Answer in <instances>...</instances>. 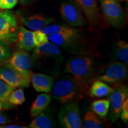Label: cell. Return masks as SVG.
I'll list each match as a JSON object with an SVG mask.
<instances>
[{
	"mask_svg": "<svg viewBox=\"0 0 128 128\" xmlns=\"http://www.w3.org/2000/svg\"><path fill=\"white\" fill-rule=\"evenodd\" d=\"M51 102V96L48 94L43 93L38 96L31 106L30 114L33 118L45 110Z\"/></svg>",
	"mask_w": 128,
	"mask_h": 128,
	"instance_id": "18",
	"label": "cell"
},
{
	"mask_svg": "<svg viewBox=\"0 0 128 128\" xmlns=\"http://www.w3.org/2000/svg\"><path fill=\"white\" fill-rule=\"evenodd\" d=\"M18 0H0V9H12L16 6Z\"/></svg>",
	"mask_w": 128,
	"mask_h": 128,
	"instance_id": "28",
	"label": "cell"
},
{
	"mask_svg": "<svg viewBox=\"0 0 128 128\" xmlns=\"http://www.w3.org/2000/svg\"><path fill=\"white\" fill-rule=\"evenodd\" d=\"M121 119L124 123H127L128 121V98L124 101L122 108V112L120 114Z\"/></svg>",
	"mask_w": 128,
	"mask_h": 128,
	"instance_id": "29",
	"label": "cell"
},
{
	"mask_svg": "<svg viewBox=\"0 0 128 128\" xmlns=\"http://www.w3.org/2000/svg\"><path fill=\"white\" fill-rule=\"evenodd\" d=\"M59 122L64 128H82L78 104L76 102L67 103L62 107L58 114Z\"/></svg>",
	"mask_w": 128,
	"mask_h": 128,
	"instance_id": "8",
	"label": "cell"
},
{
	"mask_svg": "<svg viewBox=\"0 0 128 128\" xmlns=\"http://www.w3.org/2000/svg\"><path fill=\"white\" fill-rule=\"evenodd\" d=\"M82 126L84 128H101L103 127L104 124L95 113L88 111L84 117Z\"/></svg>",
	"mask_w": 128,
	"mask_h": 128,
	"instance_id": "21",
	"label": "cell"
},
{
	"mask_svg": "<svg viewBox=\"0 0 128 128\" xmlns=\"http://www.w3.org/2000/svg\"><path fill=\"white\" fill-rule=\"evenodd\" d=\"M0 65L25 72L30 71L33 62L32 57L27 51L19 49L11 54L7 60L0 62Z\"/></svg>",
	"mask_w": 128,
	"mask_h": 128,
	"instance_id": "11",
	"label": "cell"
},
{
	"mask_svg": "<svg viewBox=\"0 0 128 128\" xmlns=\"http://www.w3.org/2000/svg\"><path fill=\"white\" fill-rule=\"evenodd\" d=\"M72 28L68 25L64 24H52L47 25L44 28H42L41 31L44 32L47 36L53 34H57L62 32L68 31Z\"/></svg>",
	"mask_w": 128,
	"mask_h": 128,
	"instance_id": "24",
	"label": "cell"
},
{
	"mask_svg": "<svg viewBox=\"0 0 128 128\" xmlns=\"http://www.w3.org/2000/svg\"><path fill=\"white\" fill-rule=\"evenodd\" d=\"M91 26L97 27L102 24V16L96 0H75Z\"/></svg>",
	"mask_w": 128,
	"mask_h": 128,
	"instance_id": "12",
	"label": "cell"
},
{
	"mask_svg": "<svg viewBox=\"0 0 128 128\" xmlns=\"http://www.w3.org/2000/svg\"><path fill=\"white\" fill-rule=\"evenodd\" d=\"M127 64L121 61H113L97 76V80L107 84L117 85L127 79L128 75Z\"/></svg>",
	"mask_w": 128,
	"mask_h": 128,
	"instance_id": "3",
	"label": "cell"
},
{
	"mask_svg": "<svg viewBox=\"0 0 128 128\" xmlns=\"http://www.w3.org/2000/svg\"><path fill=\"white\" fill-rule=\"evenodd\" d=\"M16 42L19 49L27 52L31 51L36 48L33 42V32L23 27H21L18 30Z\"/></svg>",
	"mask_w": 128,
	"mask_h": 128,
	"instance_id": "16",
	"label": "cell"
},
{
	"mask_svg": "<svg viewBox=\"0 0 128 128\" xmlns=\"http://www.w3.org/2000/svg\"><path fill=\"white\" fill-rule=\"evenodd\" d=\"M25 102V96L23 89L19 88L13 90L10 94L8 98V103L12 106H19Z\"/></svg>",
	"mask_w": 128,
	"mask_h": 128,
	"instance_id": "23",
	"label": "cell"
},
{
	"mask_svg": "<svg viewBox=\"0 0 128 128\" xmlns=\"http://www.w3.org/2000/svg\"><path fill=\"white\" fill-rule=\"evenodd\" d=\"M118 1H124V0H118ZM126 1H128V0H126Z\"/></svg>",
	"mask_w": 128,
	"mask_h": 128,
	"instance_id": "34",
	"label": "cell"
},
{
	"mask_svg": "<svg viewBox=\"0 0 128 128\" xmlns=\"http://www.w3.org/2000/svg\"><path fill=\"white\" fill-rule=\"evenodd\" d=\"M32 57L33 64H53V62H60L61 60L62 51L56 44L48 42L36 46Z\"/></svg>",
	"mask_w": 128,
	"mask_h": 128,
	"instance_id": "4",
	"label": "cell"
},
{
	"mask_svg": "<svg viewBox=\"0 0 128 128\" xmlns=\"http://www.w3.org/2000/svg\"><path fill=\"white\" fill-rule=\"evenodd\" d=\"M11 55V49L7 42L0 40V62L4 61Z\"/></svg>",
	"mask_w": 128,
	"mask_h": 128,
	"instance_id": "27",
	"label": "cell"
},
{
	"mask_svg": "<svg viewBox=\"0 0 128 128\" xmlns=\"http://www.w3.org/2000/svg\"><path fill=\"white\" fill-rule=\"evenodd\" d=\"M114 91V88L103 81L97 80L94 81L90 86L88 92L92 97H107Z\"/></svg>",
	"mask_w": 128,
	"mask_h": 128,
	"instance_id": "17",
	"label": "cell"
},
{
	"mask_svg": "<svg viewBox=\"0 0 128 128\" xmlns=\"http://www.w3.org/2000/svg\"><path fill=\"white\" fill-rule=\"evenodd\" d=\"M115 55L124 63H128V44L124 40H119L115 48Z\"/></svg>",
	"mask_w": 128,
	"mask_h": 128,
	"instance_id": "22",
	"label": "cell"
},
{
	"mask_svg": "<svg viewBox=\"0 0 128 128\" xmlns=\"http://www.w3.org/2000/svg\"><path fill=\"white\" fill-rule=\"evenodd\" d=\"M11 122H12V120L8 117L0 112V125L8 124V123H10Z\"/></svg>",
	"mask_w": 128,
	"mask_h": 128,
	"instance_id": "30",
	"label": "cell"
},
{
	"mask_svg": "<svg viewBox=\"0 0 128 128\" xmlns=\"http://www.w3.org/2000/svg\"><path fill=\"white\" fill-rule=\"evenodd\" d=\"M20 1L22 4L25 5H30L36 2L38 0H20Z\"/></svg>",
	"mask_w": 128,
	"mask_h": 128,
	"instance_id": "32",
	"label": "cell"
},
{
	"mask_svg": "<svg viewBox=\"0 0 128 128\" xmlns=\"http://www.w3.org/2000/svg\"><path fill=\"white\" fill-rule=\"evenodd\" d=\"M21 21L25 26L33 31L41 30L53 22V18L42 14H34L28 17H22Z\"/></svg>",
	"mask_w": 128,
	"mask_h": 128,
	"instance_id": "15",
	"label": "cell"
},
{
	"mask_svg": "<svg viewBox=\"0 0 128 128\" xmlns=\"http://www.w3.org/2000/svg\"><path fill=\"white\" fill-rule=\"evenodd\" d=\"M60 12L62 18L72 27H81L86 24V18L76 1L64 2L60 8Z\"/></svg>",
	"mask_w": 128,
	"mask_h": 128,
	"instance_id": "9",
	"label": "cell"
},
{
	"mask_svg": "<svg viewBox=\"0 0 128 128\" xmlns=\"http://www.w3.org/2000/svg\"><path fill=\"white\" fill-rule=\"evenodd\" d=\"M2 128H26V126H22L18 124H9V125H6L4 126H2Z\"/></svg>",
	"mask_w": 128,
	"mask_h": 128,
	"instance_id": "31",
	"label": "cell"
},
{
	"mask_svg": "<svg viewBox=\"0 0 128 128\" xmlns=\"http://www.w3.org/2000/svg\"><path fill=\"white\" fill-rule=\"evenodd\" d=\"M29 124L31 128H52L56 126L55 120L52 115L47 113H40L34 117Z\"/></svg>",
	"mask_w": 128,
	"mask_h": 128,
	"instance_id": "19",
	"label": "cell"
},
{
	"mask_svg": "<svg viewBox=\"0 0 128 128\" xmlns=\"http://www.w3.org/2000/svg\"><path fill=\"white\" fill-rule=\"evenodd\" d=\"M81 93L71 76H65L56 81L53 87V97L61 104L73 102Z\"/></svg>",
	"mask_w": 128,
	"mask_h": 128,
	"instance_id": "2",
	"label": "cell"
},
{
	"mask_svg": "<svg viewBox=\"0 0 128 128\" xmlns=\"http://www.w3.org/2000/svg\"><path fill=\"white\" fill-rule=\"evenodd\" d=\"M33 39L35 46L42 45L49 42L48 36L41 30L33 32Z\"/></svg>",
	"mask_w": 128,
	"mask_h": 128,
	"instance_id": "26",
	"label": "cell"
},
{
	"mask_svg": "<svg viewBox=\"0 0 128 128\" xmlns=\"http://www.w3.org/2000/svg\"><path fill=\"white\" fill-rule=\"evenodd\" d=\"M80 36L81 35L80 34L79 30L72 28L68 31L48 35V38L50 42L54 43L58 46L67 48L76 44Z\"/></svg>",
	"mask_w": 128,
	"mask_h": 128,
	"instance_id": "13",
	"label": "cell"
},
{
	"mask_svg": "<svg viewBox=\"0 0 128 128\" xmlns=\"http://www.w3.org/2000/svg\"><path fill=\"white\" fill-rule=\"evenodd\" d=\"M12 105L11 104H5L2 103V102H0V110H3L4 108H7L8 107H11Z\"/></svg>",
	"mask_w": 128,
	"mask_h": 128,
	"instance_id": "33",
	"label": "cell"
},
{
	"mask_svg": "<svg viewBox=\"0 0 128 128\" xmlns=\"http://www.w3.org/2000/svg\"><path fill=\"white\" fill-rule=\"evenodd\" d=\"M14 89L15 88L10 86L0 79V102L5 104H11L8 103V98L10 94Z\"/></svg>",
	"mask_w": 128,
	"mask_h": 128,
	"instance_id": "25",
	"label": "cell"
},
{
	"mask_svg": "<svg viewBox=\"0 0 128 128\" xmlns=\"http://www.w3.org/2000/svg\"><path fill=\"white\" fill-rule=\"evenodd\" d=\"M113 88L114 91L108 98L110 103L108 118L110 122L114 123L120 117L122 105L128 97V88L127 86L121 84L114 85Z\"/></svg>",
	"mask_w": 128,
	"mask_h": 128,
	"instance_id": "6",
	"label": "cell"
},
{
	"mask_svg": "<svg viewBox=\"0 0 128 128\" xmlns=\"http://www.w3.org/2000/svg\"><path fill=\"white\" fill-rule=\"evenodd\" d=\"M96 62L89 56L72 58L65 66V71L72 76L81 93L88 91L96 74Z\"/></svg>",
	"mask_w": 128,
	"mask_h": 128,
	"instance_id": "1",
	"label": "cell"
},
{
	"mask_svg": "<svg viewBox=\"0 0 128 128\" xmlns=\"http://www.w3.org/2000/svg\"><path fill=\"white\" fill-rule=\"evenodd\" d=\"M30 81L36 92H49L54 86V78L44 73H32Z\"/></svg>",
	"mask_w": 128,
	"mask_h": 128,
	"instance_id": "14",
	"label": "cell"
},
{
	"mask_svg": "<svg viewBox=\"0 0 128 128\" xmlns=\"http://www.w3.org/2000/svg\"><path fill=\"white\" fill-rule=\"evenodd\" d=\"M110 103L108 99L96 100L91 104L92 111L100 118H106L109 110Z\"/></svg>",
	"mask_w": 128,
	"mask_h": 128,
	"instance_id": "20",
	"label": "cell"
},
{
	"mask_svg": "<svg viewBox=\"0 0 128 128\" xmlns=\"http://www.w3.org/2000/svg\"><path fill=\"white\" fill-rule=\"evenodd\" d=\"M32 74L31 71L23 72L0 65V79L14 88L28 87L30 84Z\"/></svg>",
	"mask_w": 128,
	"mask_h": 128,
	"instance_id": "7",
	"label": "cell"
},
{
	"mask_svg": "<svg viewBox=\"0 0 128 128\" xmlns=\"http://www.w3.org/2000/svg\"><path fill=\"white\" fill-rule=\"evenodd\" d=\"M17 22L12 12H0V40L14 42L16 40Z\"/></svg>",
	"mask_w": 128,
	"mask_h": 128,
	"instance_id": "10",
	"label": "cell"
},
{
	"mask_svg": "<svg viewBox=\"0 0 128 128\" xmlns=\"http://www.w3.org/2000/svg\"><path fill=\"white\" fill-rule=\"evenodd\" d=\"M102 14L106 20L115 28L122 26L125 13L118 0H99Z\"/></svg>",
	"mask_w": 128,
	"mask_h": 128,
	"instance_id": "5",
	"label": "cell"
}]
</instances>
